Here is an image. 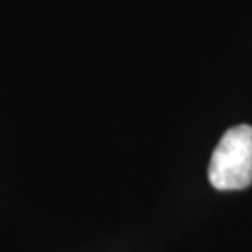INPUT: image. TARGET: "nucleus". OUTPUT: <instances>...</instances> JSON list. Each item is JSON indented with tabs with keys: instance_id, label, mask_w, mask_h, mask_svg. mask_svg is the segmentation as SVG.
Here are the masks:
<instances>
[{
	"instance_id": "nucleus-1",
	"label": "nucleus",
	"mask_w": 252,
	"mask_h": 252,
	"mask_svg": "<svg viewBox=\"0 0 252 252\" xmlns=\"http://www.w3.org/2000/svg\"><path fill=\"white\" fill-rule=\"evenodd\" d=\"M210 184L216 190H243L252 184V128L239 125L221 136L211 154Z\"/></svg>"
}]
</instances>
